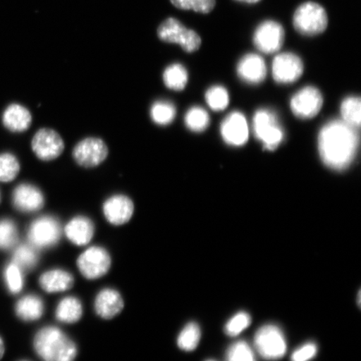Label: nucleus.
<instances>
[{"label": "nucleus", "instance_id": "obj_1", "mask_svg": "<svg viewBox=\"0 0 361 361\" xmlns=\"http://www.w3.org/2000/svg\"><path fill=\"white\" fill-rule=\"evenodd\" d=\"M357 129L343 121H329L319 134L318 148L324 165L336 171L348 168L359 147Z\"/></svg>", "mask_w": 361, "mask_h": 361}, {"label": "nucleus", "instance_id": "obj_2", "mask_svg": "<svg viewBox=\"0 0 361 361\" xmlns=\"http://www.w3.org/2000/svg\"><path fill=\"white\" fill-rule=\"evenodd\" d=\"M36 353L44 361H74L78 348L73 341L56 327H45L34 341Z\"/></svg>", "mask_w": 361, "mask_h": 361}, {"label": "nucleus", "instance_id": "obj_3", "mask_svg": "<svg viewBox=\"0 0 361 361\" xmlns=\"http://www.w3.org/2000/svg\"><path fill=\"white\" fill-rule=\"evenodd\" d=\"M328 13L322 4L313 1L305 2L296 8L293 16V28L301 35H322L328 28Z\"/></svg>", "mask_w": 361, "mask_h": 361}, {"label": "nucleus", "instance_id": "obj_4", "mask_svg": "<svg viewBox=\"0 0 361 361\" xmlns=\"http://www.w3.org/2000/svg\"><path fill=\"white\" fill-rule=\"evenodd\" d=\"M157 35L161 42L178 44L187 53L197 51L202 44L200 35L188 29L175 18H169L162 22L158 27Z\"/></svg>", "mask_w": 361, "mask_h": 361}, {"label": "nucleus", "instance_id": "obj_5", "mask_svg": "<svg viewBox=\"0 0 361 361\" xmlns=\"http://www.w3.org/2000/svg\"><path fill=\"white\" fill-rule=\"evenodd\" d=\"M254 132L255 137L266 150L274 151L283 142L284 133L279 125V119L272 111L260 109L254 117Z\"/></svg>", "mask_w": 361, "mask_h": 361}, {"label": "nucleus", "instance_id": "obj_6", "mask_svg": "<svg viewBox=\"0 0 361 361\" xmlns=\"http://www.w3.org/2000/svg\"><path fill=\"white\" fill-rule=\"evenodd\" d=\"M255 345L262 357L267 360L281 359L287 350L286 338L281 329L274 324H266L257 331Z\"/></svg>", "mask_w": 361, "mask_h": 361}, {"label": "nucleus", "instance_id": "obj_7", "mask_svg": "<svg viewBox=\"0 0 361 361\" xmlns=\"http://www.w3.org/2000/svg\"><path fill=\"white\" fill-rule=\"evenodd\" d=\"M61 226L54 216H44L34 221L28 230L30 245L37 250L55 246L61 237Z\"/></svg>", "mask_w": 361, "mask_h": 361}, {"label": "nucleus", "instance_id": "obj_8", "mask_svg": "<svg viewBox=\"0 0 361 361\" xmlns=\"http://www.w3.org/2000/svg\"><path fill=\"white\" fill-rule=\"evenodd\" d=\"M286 39V31L281 23L265 20L257 27L252 42L262 53L274 54L281 49Z\"/></svg>", "mask_w": 361, "mask_h": 361}, {"label": "nucleus", "instance_id": "obj_9", "mask_svg": "<svg viewBox=\"0 0 361 361\" xmlns=\"http://www.w3.org/2000/svg\"><path fill=\"white\" fill-rule=\"evenodd\" d=\"M110 255L101 247H92L81 254L78 260L80 272L88 279H97L109 271Z\"/></svg>", "mask_w": 361, "mask_h": 361}, {"label": "nucleus", "instance_id": "obj_10", "mask_svg": "<svg viewBox=\"0 0 361 361\" xmlns=\"http://www.w3.org/2000/svg\"><path fill=\"white\" fill-rule=\"evenodd\" d=\"M31 147L39 160L49 161L56 159L62 154L65 143L61 135L55 130L42 128L35 133Z\"/></svg>", "mask_w": 361, "mask_h": 361}, {"label": "nucleus", "instance_id": "obj_11", "mask_svg": "<svg viewBox=\"0 0 361 361\" xmlns=\"http://www.w3.org/2000/svg\"><path fill=\"white\" fill-rule=\"evenodd\" d=\"M108 147L103 140L88 137L80 141L73 150V157L78 164L85 169L96 168L106 159Z\"/></svg>", "mask_w": 361, "mask_h": 361}, {"label": "nucleus", "instance_id": "obj_12", "mask_svg": "<svg viewBox=\"0 0 361 361\" xmlns=\"http://www.w3.org/2000/svg\"><path fill=\"white\" fill-rule=\"evenodd\" d=\"M304 72V63L291 52L278 54L272 63V75L279 84H291L299 80Z\"/></svg>", "mask_w": 361, "mask_h": 361}, {"label": "nucleus", "instance_id": "obj_13", "mask_svg": "<svg viewBox=\"0 0 361 361\" xmlns=\"http://www.w3.org/2000/svg\"><path fill=\"white\" fill-rule=\"evenodd\" d=\"M323 106V97L317 88L305 87L293 94L290 108L300 119H311L318 115Z\"/></svg>", "mask_w": 361, "mask_h": 361}, {"label": "nucleus", "instance_id": "obj_14", "mask_svg": "<svg viewBox=\"0 0 361 361\" xmlns=\"http://www.w3.org/2000/svg\"><path fill=\"white\" fill-rule=\"evenodd\" d=\"M221 135L229 146L245 145L250 137V128L245 116L238 111L230 113L221 124Z\"/></svg>", "mask_w": 361, "mask_h": 361}, {"label": "nucleus", "instance_id": "obj_15", "mask_svg": "<svg viewBox=\"0 0 361 361\" xmlns=\"http://www.w3.org/2000/svg\"><path fill=\"white\" fill-rule=\"evenodd\" d=\"M13 205L22 213H35L42 209L44 197L37 187L30 183H22L13 192Z\"/></svg>", "mask_w": 361, "mask_h": 361}, {"label": "nucleus", "instance_id": "obj_16", "mask_svg": "<svg viewBox=\"0 0 361 361\" xmlns=\"http://www.w3.org/2000/svg\"><path fill=\"white\" fill-rule=\"evenodd\" d=\"M103 213L108 222L113 225H123L129 222L134 213V204L130 197L125 195L112 196L104 202Z\"/></svg>", "mask_w": 361, "mask_h": 361}, {"label": "nucleus", "instance_id": "obj_17", "mask_svg": "<svg viewBox=\"0 0 361 361\" xmlns=\"http://www.w3.org/2000/svg\"><path fill=\"white\" fill-rule=\"evenodd\" d=\"M237 73L239 78L245 82L258 85L265 80L267 66L263 57L254 53L247 54L238 61Z\"/></svg>", "mask_w": 361, "mask_h": 361}, {"label": "nucleus", "instance_id": "obj_18", "mask_svg": "<svg viewBox=\"0 0 361 361\" xmlns=\"http://www.w3.org/2000/svg\"><path fill=\"white\" fill-rule=\"evenodd\" d=\"M124 308V301L120 293L111 288H105L98 293L94 310L99 316L111 319L121 313Z\"/></svg>", "mask_w": 361, "mask_h": 361}, {"label": "nucleus", "instance_id": "obj_19", "mask_svg": "<svg viewBox=\"0 0 361 361\" xmlns=\"http://www.w3.org/2000/svg\"><path fill=\"white\" fill-rule=\"evenodd\" d=\"M4 126L12 133H24L32 123L30 111L20 104H11L3 113Z\"/></svg>", "mask_w": 361, "mask_h": 361}, {"label": "nucleus", "instance_id": "obj_20", "mask_svg": "<svg viewBox=\"0 0 361 361\" xmlns=\"http://www.w3.org/2000/svg\"><path fill=\"white\" fill-rule=\"evenodd\" d=\"M66 235L75 245L84 246L92 240L94 227L87 216H78L71 219L65 228Z\"/></svg>", "mask_w": 361, "mask_h": 361}, {"label": "nucleus", "instance_id": "obj_21", "mask_svg": "<svg viewBox=\"0 0 361 361\" xmlns=\"http://www.w3.org/2000/svg\"><path fill=\"white\" fill-rule=\"evenodd\" d=\"M74 278L61 269L48 271L39 278V286L47 293L64 292L73 286Z\"/></svg>", "mask_w": 361, "mask_h": 361}, {"label": "nucleus", "instance_id": "obj_22", "mask_svg": "<svg viewBox=\"0 0 361 361\" xmlns=\"http://www.w3.org/2000/svg\"><path fill=\"white\" fill-rule=\"evenodd\" d=\"M44 306L42 299L36 295L23 297L17 302L16 313L24 322H35L44 314Z\"/></svg>", "mask_w": 361, "mask_h": 361}, {"label": "nucleus", "instance_id": "obj_23", "mask_svg": "<svg viewBox=\"0 0 361 361\" xmlns=\"http://www.w3.org/2000/svg\"><path fill=\"white\" fill-rule=\"evenodd\" d=\"M82 313L80 301L75 297H66L59 303L56 316L59 322L72 324L79 322Z\"/></svg>", "mask_w": 361, "mask_h": 361}, {"label": "nucleus", "instance_id": "obj_24", "mask_svg": "<svg viewBox=\"0 0 361 361\" xmlns=\"http://www.w3.org/2000/svg\"><path fill=\"white\" fill-rule=\"evenodd\" d=\"M38 261V250L30 243L18 246L13 252V263L17 265L23 272L35 269Z\"/></svg>", "mask_w": 361, "mask_h": 361}, {"label": "nucleus", "instance_id": "obj_25", "mask_svg": "<svg viewBox=\"0 0 361 361\" xmlns=\"http://www.w3.org/2000/svg\"><path fill=\"white\" fill-rule=\"evenodd\" d=\"M162 78L166 87L176 92H180L186 87L188 73L186 68L176 63L166 68Z\"/></svg>", "mask_w": 361, "mask_h": 361}, {"label": "nucleus", "instance_id": "obj_26", "mask_svg": "<svg viewBox=\"0 0 361 361\" xmlns=\"http://www.w3.org/2000/svg\"><path fill=\"white\" fill-rule=\"evenodd\" d=\"M342 121L352 128L358 129L361 121V101L360 97H350L343 101L341 106Z\"/></svg>", "mask_w": 361, "mask_h": 361}, {"label": "nucleus", "instance_id": "obj_27", "mask_svg": "<svg viewBox=\"0 0 361 361\" xmlns=\"http://www.w3.org/2000/svg\"><path fill=\"white\" fill-rule=\"evenodd\" d=\"M150 115L153 123L165 126L173 123L177 115V111L173 103L168 101H158L153 103Z\"/></svg>", "mask_w": 361, "mask_h": 361}, {"label": "nucleus", "instance_id": "obj_28", "mask_svg": "<svg viewBox=\"0 0 361 361\" xmlns=\"http://www.w3.org/2000/svg\"><path fill=\"white\" fill-rule=\"evenodd\" d=\"M210 117L209 113L203 108L193 106L190 108L185 116V124L193 133H202L209 128Z\"/></svg>", "mask_w": 361, "mask_h": 361}, {"label": "nucleus", "instance_id": "obj_29", "mask_svg": "<svg viewBox=\"0 0 361 361\" xmlns=\"http://www.w3.org/2000/svg\"><path fill=\"white\" fill-rule=\"evenodd\" d=\"M201 331L200 326L196 323L192 322L187 324L178 338V345L180 350L192 351L200 344Z\"/></svg>", "mask_w": 361, "mask_h": 361}, {"label": "nucleus", "instance_id": "obj_30", "mask_svg": "<svg viewBox=\"0 0 361 361\" xmlns=\"http://www.w3.org/2000/svg\"><path fill=\"white\" fill-rule=\"evenodd\" d=\"M20 171V162L15 155L8 152L0 154V183L12 182Z\"/></svg>", "mask_w": 361, "mask_h": 361}, {"label": "nucleus", "instance_id": "obj_31", "mask_svg": "<svg viewBox=\"0 0 361 361\" xmlns=\"http://www.w3.org/2000/svg\"><path fill=\"white\" fill-rule=\"evenodd\" d=\"M19 240L18 229L11 219L0 220V250H11Z\"/></svg>", "mask_w": 361, "mask_h": 361}, {"label": "nucleus", "instance_id": "obj_32", "mask_svg": "<svg viewBox=\"0 0 361 361\" xmlns=\"http://www.w3.org/2000/svg\"><path fill=\"white\" fill-rule=\"evenodd\" d=\"M205 98L207 105L215 111L225 110L229 104L228 90L221 85H214L207 90Z\"/></svg>", "mask_w": 361, "mask_h": 361}, {"label": "nucleus", "instance_id": "obj_33", "mask_svg": "<svg viewBox=\"0 0 361 361\" xmlns=\"http://www.w3.org/2000/svg\"><path fill=\"white\" fill-rule=\"evenodd\" d=\"M170 1L179 10L193 11L204 15L213 11L216 6V0H170Z\"/></svg>", "mask_w": 361, "mask_h": 361}, {"label": "nucleus", "instance_id": "obj_34", "mask_svg": "<svg viewBox=\"0 0 361 361\" xmlns=\"http://www.w3.org/2000/svg\"><path fill=\"white\" fill-rule=\"evenodd\" d=\"M4 281H6L8 291L13 295L20 293L24 287L23 271L13 262L8 264L4 270Z\"/></svg>", "mask_w": 361, "mask_h": 361}, {"label": "nucleus", "instance_id": "obj_35", "mask_svg": "<svg viewBox=\"0 0 361 361\" xmlns=\"http://www.w3.org/2000/svg\"><path fill=\"white\" fill-rule=\"evenodd\" d=\"M227 361H257L254 350L247 342L234 343L227 351Z\"/></svg>", "mask_w": 361, "mask_h": 361}, {"label": "nucleus", "instance_id": "obj_36", "mask_svg": "<svg viewBox=\"0 0 361 361\" xmlns=\"http://www.w3.org/2000/svg\"><path fill=\"white\" fill-rule=\"evenodd\" d=\"M251 324L250 315L240 312L233 316L225 326V332L229 336H237Z\"/></svg>", "mask_w": 361, "mask_h": 361}, {"label": "nucleus", "instance_id": "obj_37", "mask_svg": "<svg viewBox=\"0 0 361 361\" xmlns=\"http://www.w3.org/2000/svg\"><path fill=\"white\" fill-rule=\"evenodd\" d=\"M317 353V346L314 343H307L297 349L291 355L292 361H309Z\"/></svg>", "mask_w": 361, "mask_h": 361}, {"label": "nucleus", "instance_id": "obj_38", "mask_svg": "<svg viewBox=\"0 0 361 361\" xmlns=\"http://www.w3.org/2000/svg\"><path fill=\"white\" fill-rule=\"evenodd\" d=\"M4 352H6V347H4V343L2 340V338L0 337V360L3 358Z\"/></svg>", "mask_w": 361, "mask_h": 361}, {"label": "nucleus", "instance_id": "obj_39", "mask_svg": "<svg viewBox=\"0 0 361 361\" xmlns=\"http://www.w3.org/2000/svg\"><path fill=\"white\" fill-rule=\"evenodd\" d=\"M235 1L252 4L259 3L261 0H235Z\"/></svg>", "mask_w": 361, "mask_h": 361}, {"label": "nucleus", "instance_id": "obj_40", "mask_svg": "<svg viewBox=\"0 0 361 361\" xmlns=\"http://www.w3.org/2000/svg\"><path fill=\"white\" fill-rule=\"evenodd\" d=\"M0 201H1V194H0Z\"/></svg>", "mask_w": 361, "mask_h": 361}, {"label": "nucleus", "instance_id": "obj_41", "mask_svg": "<svg viewBox=\"0 0 361 361\" xmlns=\"http://www.w3.org/2000/svg\"><path fill=\"white\" fill-rule=\"evenodd\" d=\"M21 361H27V360H21Z\"/></svg>", "mask_w": 361, "mask_h": 361}]
</instances>
